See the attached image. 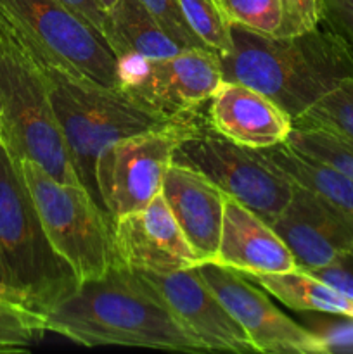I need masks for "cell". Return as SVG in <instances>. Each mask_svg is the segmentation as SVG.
Masks as SVG:
<instances>
[{
  "label": "cell",
  "mask_w": 353,
  "mask_h": 354,
  "mask_svg": "<svg viewBox=\"0 0 353 354\" xmlns=\"http://www.w3.org/2000/svg\"><path fill=\"white\" fill-rule=\"evenodd\" d=\"M45 330L76 344L132 346L182 353H210L172 317L165 304L123 265L78 289L45 315Z\"/></svg>",
  "instance_id": "obj_1"
},
{
  "label": "cell",
  "mask_w": 353,
  "mask_h": 354,
  "mask_svg": "<svg viewBox=\"0 0 353 354\" xmlns=\"http://www.w3.org/2000/svg\"><path fill=\"white\" fill-rule=\"evenodd\" d=\"M320 24L293 38L265 37L232 24L234 48L220 57L224 80L263 93L294 121L353 76V48L331 26Z\"/></svg>",
  "instance_id": "obj_2"
},
{
  "label": "cell",
  "mask_w": 353,
  "mask_h": 354,
  "mask_svg": "<svg viewBox=\"0 0 353 354\" xmlns=\"http://www.w3.org/2000/svg\"><path fill=\"white\" fill-rule=\"evenodd\" d=\"M33 62L47 86L55 120L80 180L97 201L93 169L99 152L120 138L176 121L144 106L123 88L97 85L69 76L51 64L35 59Z\"/></svg>",
  "instance_id": "obj_3"
},
{
  "label": "cell",
  "mask_w": 353,
  "mask_h": 354,
  "mask_svg": "<svg viewBox=\"0 0 353 354\" xmlns=\"http://www.w3.org/2000/svg\"><path fill=\"white\" fill-rule=\"evenodd\" d=\"M0 256L9 286L42 317L68 299L80 282L54 251L38 218L21 166L0 144Z\"/></svg>",
  "instance_id": "obj_4"
},
{
  "label": "cell",
  "mask_w": 353,
  "mask_h": 354,
  "mask_svg": "<svg viewBox=\"0 0 353 354\" xmlns=\"http://www.w3.org/2000/svg\"><path fill=\"white\" fill-rule=\"evenodd\" d=\"M0 144L17 161L30 159L59 182L83 185L40 69L3 28H0Z\"/></svg>",
  "instance_id": "obj_5"
},
{
  "label": "cell",
  "mask_w": 353,
  "mask_h": 354,
  "mask_svg": "<svg viewBox=\"0 0 353 354\" xmlns=\"http://www.w3.org/2000/svg\"><path fill=\"white\" fill-rule=\"evenodd\" d=\"M19 166L48 242L80 283L121 265L113 218L87 187L59 182L30 159H21Z\"/></svg>",
  "instance_id": "obj_6"
},
{
  "label": "cell",
  "mask_w": 353,
  "mask_h": 354,
  "mask_svg": "<svg viewBox=\"0 0 353 354\" xmlns=\"http://www.w3.org/2000/svg\"><path fill=\"white\" fill-rule=\"evenodd\" d=\"M0 28L35 61L75 78L121 88L109 45L57 0H0Z\"/></svg>",
  "instance_id": "obj_7"
},
{
  "label": "cell",
  "mask_w": 353,
  "mask_h": 354,
  "mask_svg": "<svg viewBox=\"0 0 353 354\" xmlns=\"http://www.w3.org/2000/svg\"><path fill=\"white\" fill-rule=\"evenodd\" d=\"M196 116L141 131L106 145L96 159V190L111 218L144 209L163 192L176 147L196 133Z\"/></svg>",
  "instance_id": "obj_8"
},
{
  "label": "cell",
  "mask_w": 353,
  "mask_h": 354,
  "mask_svg": "<svg viewBox=\"0 0 353 354\" xmlns=\"http://www.w3.org/2000/svg\"><path fill=\"white\" fill-rule=\"evenodd\" d=\"M173 162L203 173L221 192L272 225L293 197L296 183L263 156L203 127L176 147Z\"/></svg>",
  "instance_id": "obj_9"
},
{
  "label": "cell",
  "mask_w": 353,
  "mask_h": 354,
  "mask_svg": "<svg viewBox=\"0 0 353 354\" xmlns=\"http://www.w3.org/2000/svg\"><path fill=\"white\" fill-rule=\"evenodd\" d=\"M121 88L144 106L172 118L194 116L224 80L220 57L208 48H187L172 57L118 59Z\"/></svg>",
  "instance_id": "obj_10"
},
{
  "label": "cell",
  "mask_w": 353,
  "mask_h": 354,
  "mask_svg": "<svg viewBox=\"0 0 353 354\" xmlns=\"http://www.w3.org/2000/svg\"><path fill=\"white\" fill-rule=\"evenodd\" d=\"M197 266L221 304L248 334L256 353L327 354L318 335L273 306L244 273L213 261Z\"/></svg>",
  "instance_id": "obj_11"
},
{
  "label": "cell",
  "mask_w": 353,
  "mask_h": 354,
  "mask_svg": "<svg viewBox=\"0 0 353 354\" xmlns=\"http://www.w3.org/2000/svg\"><path fill=\"white\" fill-rule=\"evenodd\" d=\"M135 273L172 317L210 351L256 353L248 334L208 286L197 265L170 273Z\"/></svg>",
  "instance_id": "obj_12"
},
{
  "label": "cell",
  "mask_w": 353,
  "mask_h": 354,
  "mask_svg": "<svg viewBox=\"0 0 353 354\" xmlns=\"http://www.w3.org/2000/svg\"><path fill=\"white\" fill-rule=\"evenodd\" d=\"M272 228L303 270L324 268L353 256V221L301 185L294 187Z\"/></svg>",
  "instance_id": "obj_13"
},
{
  "label": "cell",
  "mask_w": 353,
  "mask_h": 354,
  "mask_svg": "<svg viewBox=\"0 0 353 354\" xmlns=\"http://www.w3.org/2000/svg\"><path fill=\"white\" fill-rule=\"evenodd\" d=\"M118 259L135 272L170 273L199 265L163 192L144 209L113 218Z\"/></svg>",
  "instance_id": "obj_14"
},
{
  "label": "cell",
  "mask_w": 353,
  "mask_h": 354,
  "mask_svg": "<svg viewBox=\"0 0 353 354\" xmlns=\"http://www.w3.org/2000/svg\"><path fill=\"white\" fill-rule=\"evenodd\" d=\"M208 102L211 130L242 147H277L286 144L293 130V118L282 107L239 82L221 80Z\"/></svg>",
  "instance_id": "obj_15"
},
{
  "label": "cell",
  "mask_w": 353,
  "mask_h": 354,
  "mask_svg": "<svg viewBox=\"0 0 353 354\" xmlns=\"http://www.w3.org/2000/svg\"><path fill=\"white\" fill-rule=\"evenodd\" d=\"M163 197L199 263L213 261L220 245L227 196L203 173L172 162L163 183Z\"/></svg>",
  "instance_id": "obj_16"
},
{
  "label": "cell",
  "mask_w": 353,
  "mask_h": 354,
  "mask_svg": "<svg viewBox=\"0 0 353 354\" xmlns=\"http://www.w3.org/2000/svg\"><path fill=\"white\" fill-rule=\"evenodd\" d=\"M213 263L244 275L293 272L298 268L293 252L260 214L227 197L218 252Z\"/></svg>",
  "instance_id": "obj_17"
},
{
  "label": "cell",
  "mask_w": 353,
  "mask_h": 354,
  "mask_svg": "<svg viewBox=\"0 0 353 354\" xmlns=\"http://www.w3.org/2000/svg\"><path fill=\"white\" fill-rule=\"evenodd\" d=\"M232 24L272 38H293L322 23L318 0H217Z\"/></svg>",
  "instance_id": "obj_18"
},
{
  "label": "cell",
  "mask_w": 353,
  "mask_h": 354,
  "mask_svg": "<svg viewBox=\"0 0 353 354\" xmlns=\"http://www.w3.org/2000/svg\"><path fill=\"white\" fill-rule=\"evenodd\" d=\"M104 40L116 61L127 55L161 59L182 52L142 6L141 0H118L106 16Z\"/></svg>",
  "instance_id": "obj_19"
},
{
  "label": "cell",
  "mask_w": 353,
  "mask_h": 354,
  "mask_svg": "<svg viewBox=\"0 0 353 354\" xmlns=\"http://www.w3.org/2000/svg\"><path fill=\"white\" fill-rule=\"evenodd\" d=\"M263 156L282 169L296 185L311 190L353 221V180L318 159L300 154L287 144L262 149Z\"/></svg>",
  "instance_id": "obj_20"
},
{
  "label": "cell",
  "mask_w": 353,
  "mask_h": 354,
  "mask_svg": "<svg viewBox=\"0 0 353 354\" xmlns=\"http://www.w3.org/2000/svg\"><path fill=\"white\" fill-rule=\"evenodd\" d=\"M251 280L293 311L353 317V299L300 266L293 272L251 275Z\"/></svg>",
  "instance_id": "obj_21"
},
{
  "label": "cell",
  "mask_w": 353,
  "mask_h": 354,
  "mask_svg": "<svg viewBox=\"0 0 353 354\" xmlns=\"http://www.w3.org/2000/svg\"><path fill=\"white\" fill-rule=\"evenodd\" d=\"M293 127L324 128L353 144V76L339 82L311 104L293 121Z\"/></svg>",
  "instance_id": "obj_22"
},
{
  "label": "cell",
  "mask_w": 353,
  "mask_h": 354,
  "mask_svg": "<svg viewBox=\"0 0 353 354\" xmlns=\"http://www.w3.org/2000/svg\"><path fill=\"white\" fill-rule=\"evenodd\" d=\"M287 145L300 154L334 166L353 180V144L332 131L317 127H293Z\"/></svg>",
  "instance_id": "obj_23"
},
{
  "label": "cell",
  "mask_w": 353,
  "mask_h": 354,
  "mask_svg": "<svg viewBox=\"0 0 353 354\" xmlns=\"http://www.w3.org/2000/svg\"><path fill=\"white\" fill-rule=\"evenodd\" d=\"M185 21L197 38L218 57L234 48L232 24L217 0H179Z\"/></svg>",
  "instance_id": "obj_24"
},
{
  "label": "cell",
  "mask_w": 353,
  "mask_h": 354,
  "mask_svg": "<svg viewBox=\"0 0 353 354\" xmlns=\"http://www.w3.org/2000/svg\"><path fill=\"white\" fill-rule=\"evenodd\" d=\"M45 332V318L40 313L0 297V353L30 351Z\"/></svg>",
  "instance_id": "obj_25"
},
{
  "label": "cell",
  "mask_w": 353,
  "mask_h": 354,
  "mask_svg": "<svg viewBox=\"0 0 353 354\" xmlns=\"http://www.w3.org/2000/svg\"><path fill=\"white\" fill-rule=\"evenodd\" d=\"M141 2L147 9V12L154 17L156 23L163 28V31L182 50H187V48H206V45L190 30L179 0H141Z\"/></svg>",
  "instance_id": "obj_26"
},
{
  "label": "cell",
  "mask_w": 353,
  "mask_h": 354,
  "mask_svg": "<svg viewBox=\"0 0 353 354\" xmlns=\"http://www.w3.org/2000/svg\"><path fill=\"white\" fill-rule=\"evenodd\" d=\"M305 327L324 342L329 353H353V317L305 313Z\"/></svg>",
  "instance_id": "obj_27"
},
{
  "label": "cell",
  "mask_w": 353,
  "mask_h": 354,
  "mask_svg": "<svg viewBox=\"0 0 353 354\" xmlns=\"http://www.w3.org/2000/svg\"><path fill=\"white\" fill-rule=\"evenodd\" d=\"M322 21L353 48V0H318Z\"/></svg>",
  "instance_id": "obj_28"
},
{
  "label": "cell",
  "mask_w": 353,
  "mask_h": 354,
  "mask_svg": "<svg viewBox=\"0 0 353 354\" xmlns=\"http://www.w3.org/2000/svg\"><path fill=\"white\" fill-rule=\"evenodd\" d=\"M307 272L320 279L322 282L331 286L338 292L353 299V256H346L345 259L334 263V265L317 270H307Z\"/></svg>",
  "instance_id": "obj_29"
},
{
  "label": "cell",
  "mask_w": 353,
  "mask_h": 354,
  "mask_svg": "<svg viewBox=\"0 0 353 354\" xmlns=\"http://www.w3.org/2000/svg\"><path fill=\"white\" fill-rule=\"evenodd\" d=\"M57 2L62 3L66 9L71 10L75 16H78L83 23H87L90 28H93L104 40L107 14L100 9L99 3H97L96 0H57Z\"/></svg>",
  "instance_id": "obj_30"
},
{
  "label": "cell",
  "mask_w": 353,
  "mask_h": 354,
  "mask_svg": "<svg viewBox=\"0 0 353 354\" xmlns=\"http://www.w3.org/2000/svg\"><path fill=\"white\" fill-rule=\"evenodd\" d=\"M0 297H6V299L16 301V303L23 304V301H21V297L17 296V292H14V290L10 289V287L3 286V283H0Z\"/></svg>",
  "instance_id": "obj_31"
},
{
  "label": "cell",
  "mask_w": 353,
  "mask_h": 354,
  "mask_svg": "<svg viewBox=\"0 0 353 354\" xmlns=\"http://www.w3.org/2000/svg\"><path fill=\"white\" fill-rule=\"evenodd\" d=\"M96 2L99 3V7H100V9H102L104 12L107 14V12H109L111 9H113L114 6H116V3H118V0H96Z\"/></svg>",
  "instance_id": "obj_32"
},
{
  "label": "cell",
  "mask_w": 353,
  "mask_h": 354,
  "mask_svg": "<svg viewBox=\"0 0 353 354\" xmlns=\"http://www.w3.org/2000/svg\"><path fill=\"white\" fill-rule=\"evenodd\" d=\"M0 283H3V286L10 287L9 286V280H7V273H6V266H3V261H2V256H0ZM10 289H12V287H10ZM14 292H16V290H14ZM17 296H19V294H17Z\"/></svg>",
  "instance_id": "obj_33"
}]
</instances>
